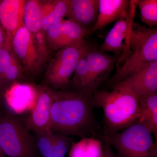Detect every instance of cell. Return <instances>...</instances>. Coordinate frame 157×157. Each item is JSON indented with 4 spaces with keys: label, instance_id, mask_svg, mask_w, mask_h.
<instances>
[{
    "label": "cell",
    "instance_id": "1",
    "mask_svg": "<svg viewBox=\"0 0 157 157\" xmlns=\"http://www.w3.org/2000/svg\"><path fill=\"white\" fill-rule=\"evenodd\" d=\"M50 88V131L81 139L95 134L98 125L92 98L69 90Z\"/></svg>",
    "mask_w": 157,
    "mask_h": 157
},
{
    "label": "cell",
    "instance_id": "2",
    "mask_svg": "<svg viewBox=\"0 0 157 157\" xmlns=\"http://www.w3.org/2000/svg\"><path fill=\"white\" fill-rule=\"evenodd\" d=\"M157 61V29L133 21L115 74L109 79L117 84L147 64Z\"/></svg>",
    "mask_w": 157,
    "mask_h": 157
},
{
    "label": "cell",
    "instance_id": "3",
    "mask_svg": "<svg viewBox=\"0 0 157 157\" xmlns=\"http://www.w3.org/2000/svg\"><path fill=\"white\" fill-rule=\"evenodd\" d=\"M94 107L104 112V131L115 134L135 123L140 116L137 97L129 90L112 87V90H96L92 97Z\"/></svg>",
    "mask_w": 157,
    "mask_h": 157
},
{
    "label": "cell",
    "instance_id": "4",
    "mask_svg": "<svg viewBox=\"0 0 157 157\" xmlns=\"http://www.w3.org/2000/svg\"><path fill=\"white\" fill-rule=\"evenodd\" d=\"M0 147L7 157H39L35 135L21 117L0 109Z\"/></svg>",
    "mask_w": 157,
    "mask_h": 157
},
{
    "label": "cell",
    "instance_id": "5",
    "mask_svg": "<svg viewBox=\"0 0 157 157\" xmlns=\"http://www.w3.org/2000/svg\"><path fill=\"white\" fill-rule=\"evenodd\" d=\"M104 132L119 157H157V142L152 134L137 121L115 134Z\"/></svg>",
    "mask_w": 157,
    "mask_h": 157
},
{
    "label": "cell",
    "instance_id": "6",
    "mask_svg": "<svg viewBox=\"0 0 157 157\" xmlns=\"http://www.w3.org/2000/svg\"><path fill=\"white\" fill-rule=\"evenodd\" d=\"M89 47L85 41L57 51L48 63L41 84L53 89L68 90L78 61Z\"/></svg>",
    "mask_w": 157,
    "mask_h": 157
},
{
    "label": "cell",
    "instance_id": "7",
    "mask_svg": "<svg viewBox=\"0 0 157 157\" xmlns=\"http://www.w3.org/2000/svg\"><path fill=\"white\" fill-rule=\"evenodd\" d=\"M9 41L12 52L25 74L32 76L38 75L43 65L36 49L33 35L23 24Z\"/></svg>",
    "mask_w": 157,
    "mask_h": 157
},
{
    "label": "cell",
    "instance_id": "8",
    "mask_svg": "<svg viewBox=\"0 0 157 157\" xmlns=\"http://www.w3.org/2000/svg\"><path fill=\"white\" fill-rule=\"evenodd\" d=\"M88 65L87 79L81 94L91 98L114 68L116 58L90 46L85 52Z\"/></svg>",
    "mask_w": 157,
    "mask_h": 157
},
{
    "label": "cell",
    "instance_id": "9",
    "mask_svg": "<svg viewBox=\"0 0 157 157\" xmlns=\"http://www.w3.org/2000/svg\"><path fill=\"white\" fill-rule=\"evenodd\" d=\"M90 31L70 20L64 19L45 32V37L52 52L84 42Z\"/></svg>",
    "mask_w": 157,
    "mask_h": 157
},
{
    "label": "cell",
    "instance_id": "10",
    "mask_svg": "<svg viewBox=\"0 0 157 157\" xmlns=\"http://www.w3.org/2000/svg\"><path fill=\"white\" fill-rule=\"evenodd\" d=\"M20 83L16 82L11 86L3 93L2 98L5 106L4 109L19 117L27 115L32 111L37 98L36 84Z\"/></svg>",
    "mask_w": 157,
    "mask_h": 157
},
{
    "label": "cell",
    "instance_id": "11",
    "mask_svg": "<svg viewBox=\"0 0 157 157\" xmlns=\"http://www.w3.org/2000/svg\"><path fill=\"white\" fill-rule=\"evenodd\" d=\"M36 87L37 98L35 107L23 118L28 128L33 134L50 131V88L42 84L36 85Z\"/></svg>",
    "mask_w": 157,
    "mask_h": 157
},
{
    "label": "cell",
    "instance_id": "12",
    "mask_svg": "<svg viewBox=\"0 0 157 157\" xmlns=\"http://www.w3.org/2000/svg\"><path fill=\"white\" fill-rule=\"evenodd\" d=\"M112 87L126 89L137 98L157 93V61L145 65Z\"/></svg>",
    "mask_w": 157,
    "mask_h": 157
},
{
    "label": "cell",
    "instance_id": "13",
    "mask_svg": "<svg viewBox=\"0 0 157 157\" xmlns=\"http://www.w3.org/2000/svg\"><path fill=\"white\" fill-rule=\"evenodd\" d=\"M137 1H131L130 14L128 18L121 17L107 34L104 42L100 45V51L103 52H112L118 55L123 52L125 42L128 36L132 23L134 21Z\"/></svg>",
    "mask_w": 157,
    "mask_h": 157
},
{
    "label": "cell",
    "instance_id": "14",
    "mask_svg": "<svg viewBox=\"0 0 157 157\" xmlns=\"http://www.w3.org/2000/svg\"><path fill=\"white\" fill-rule=\"evenodd\" d=\"M131 1L99 0V11L90 34L102 29L121 17L128 18L130 14Z\"/></svg>",
    "mask_w": 157,
    "mask_h": 157
},
{
    "label": "cell",
    "instance_id": "15",
    "mask_svg": "<svg viewBox=\"0 0 157 157\" xmlns=\"http://www.w3.org/2000/svg\"><path fill=\"white\" fill-rule=\"evenodd\" d=\"M99 11V0H68V19L91 29Z\"/></svg>",
    "mask_w": 157,
    "mask_h": 157
},
{
    "label": "cell",
    "instance_id": "16",
    "mask_svg": "<svg viewBox=\"0 0 157 157\" xmlns=\"http://www.w3.org/2000/svg\"><path fill=\"white\" fill-rule=\"evenodd\" d=\"M25 0H2L0 4V25L9 40L23 24Z\"/></svg>",
    "mask_w": 157,
    "mask_h": 157
},
{
    "label": "cell",
    "instance_id": "17",
    "mask_svg": "<svg viewBox=\"0 0 157 157\" xmlns=\"http://www.w3.org/2000/svg\"><path fill=\"white\" fill-rule=\"evenodd\" d=\"M140 116L136 121L142 124L157 139V93L137 98Z\"/></svg>",
    "mask_w": 157,
    "mask_h": 157
},
{
    "label": "cell",
    "instance_id": "18",
    "mask_svg": "<svg viewBox=\"0 0 157 157\" xmlns=\"http://www.w3.org/2000/svg\"><path fill=\"white\" fill-rule=\"evenodd\" d=\"M68 10V0L42 1V29L46 32L64 20Z\"/></svg>",
    "mask_w": 157,
    "mask_h": 157
},
{
    "label": "cell",
    "instance_id": "19",
    "mask_svg": "<svg viewBox=\"0 0 157 157\" xmlns=\"http://www.w3.org/2000/svg\"><path fill=\"white\" fill-rule=\"evenodd\" d=\"M42 1L25 0L23 23L32 34L42 30Z\"/></svg>",
    "mask_w": 157,
    "mask_h": 157
},
{
    "label": "cell",
    "instance_id": "20",
    "mask_svg": "<svg viewBox=\"0 0 157 157\" xmlns=\"http://www.w3.org/2000/svg\"><path fill=\"white\" fill-rule=\"evenodd\" d=\"M104 146L101 141L93 137L82 138L73 142L70 151L69 157H102Z\"/></svg>",
    "mask_w": 157,
    "mask_h": 157
},
{
    "label": "cell",
    "instance_id": "21",
    "mask_svg": "<svg viewBox=\"0 0 157 157\" xmlns=\"http://www.w3.org/2000/svg\"><path fill=\"white\" fill-rule=\"evenodd\" d=\"M25 75L22 67L13 53L11 62L0 81V88L3 94L14 83L23 81Z\"/></svg>",
    "mask_w": 157,
    "mask_h": 157
},
{
    "label": "cell",
    "instance_id": "22",
    "mask_svg": "<svg viewBox=\"0 0 157 157\" xmlns=\"http://www.w3.org/2000/svg\"><path fill=\"white\" fill-rule=\"evenodd\" d=\"M86 51L79 59L70 80L68 90L71 91L81 94L87 79L89 68L85 57Z\"/></svg>",
    "mask_w": 157,
    "mask_h": 157
},
{
    "label": "cell",
    "instance_id": "23",
    "mask_svg": "<svg viewBox=\"0 0 157 157\" xmlns=\"http://www.w3.org/2000/svg\"><path fill=\"white\" fill-rule=\"evenodd\" d=\"M136 5L140 10L141 21L149 28L156 26L157 0H137Z\"/></svg>",
    "mask_w": 157,
    "mask_h": 157
},
{
    "label": "cell",
    "instance_id": "24",
    "mask_svg": "<svg viewBox=\"0 0 157 157\" xmlns=\"http://www.w3.org/2000/svg\"><path fill=\"white\" fill-rule=\"evenodd\" d=\"M52 157H65L73 143L71 136L59 133L52 135Z\"/></svg>",
    "mask_w": 157,
    "mask_h": 157
},
{
    "label": "cell",
    "instance_id": "25",
    "mask_svg": "<svg viewBox=\"0 0 157 157\" xmlns=\"http://www.w3.org/2000/svg\"><path fill=\"white\" fill-rule=\"evenodd\" d=\"M52 132L34 134L37 148L42 157H52Z\"/></svg>",
    "mask_w": 157,
    "mask_h": 157
},
{
    "label": "cell",
    "instance_id": "26",
    "mask_svg": "<svg viewBox=\"0 0 157 157\" xmlns=\"http://www.w3.org/2000/svg\"><path fill=\"white\" fill-rule=\"evenodd\" d=\"M32 35L37 52L42 64L44 65L49 60L51 52L46 42L45 32L42 29Z\"/></svg>",
    "mask_w": 157,
    "mask_h": 157
},
{
    "label": "cell",
    "instance_id": "27",
    "mask_svg": "<svg viewBox=\"0 0 157 157\" xmlns=\"http://www.w3.org/2000/svg\"><path fill=\"white\" fill-rule=\"evenodd\" d=\"M12 54L10 41L7 35L6 41L0 51V81L11 62Z\"/></svg>",
    "mask_w": 157,
    "mask_h": 157
},
{
    "label": "cell",
    "instance_id": "28",
    "mask_svg": "<svg viewBox=\"0 0 157 157\" xmlns=\"http://www.w3.org/2000/svg\"><path fill=\"white\" fill-rule=\"evenodd\" d=\"M104 135L105 144L104 146V149H103L102 157H119L117 155L113 152L112 146L109 143V141L107 139V135L104 133Z\"/></svg>",
    "mask_w": 157,
    "mask_h": 157
},
{
    "label": "cell",
    "instance_id": "29",
    "mask_svg": "<svg viewBox=\"0 0 157 157\" xmlns=\"http://www.w3.org/2000/svg\"><path fill=\"white\" fill-rule=\"evenodd\" d=\"M7 38V34L0 25V51L2 48Z\"/></svg>",
    "mask_w": 157,
    "mask_h": 157
},
{
    "label": "cell",
    "instance_id": "30",
    "mask_svg": "<svg viewBox=\"0 0 157 157\" xmlns=\"http://www.w3.org/2000/svg\"><path fill=\"white\" fill-rule=\"evenodd\" d=\"M0 157H7L0 147Z\"/></svg>",
    "mask_w": 157,
    "mask_h": 157
},
{
    "label": "cell",
    "instance_id": "31",
    "mask_svg": "<svg viewBox=\"0 0 157 157\" xmlns=\"http://www.w3.org/2000/svg\"><path fill=\"white\" fill-rule=\"evenodd\" d=\"M3 94L1 90V88H0V105L2 104V101Z\"/></svg>",
    "mask_w": 157,
    "mask_h": 157
},
{
    "label": "cell",
    "instance_id": "32",
    "mask_svg": "<svg viewBox=\"0 0 157 157\" xmlns=\"http://www.w3.org/2000/svg\"><path fill=\"white\" fill-rule=\"evenodd\" d=\"M1 2H2V0H0V4H1Z\"/></svg>",
    "mask_w": 157,
    "mask_h": 157
}]
</instances>
